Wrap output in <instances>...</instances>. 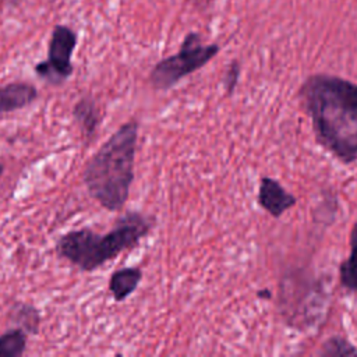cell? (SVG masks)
<instances>
[{
    "instance_id": "12",
    "label": "cell",
    "mask_w": 357,
    "mask_h": 357,
    "mask_svg": "<svg viewBox=\"0 0 357 357\" xmlns=\"http://www.w3.org/2000/svg\"><path fill=\"white\" fill-rule=\"evenodd\" d=\"M11 317H13V321L18 325V328L24 329L25 332H29V333L38 332L40 317H39L38 310L33 305L25 304V303H18L13 308Z\"/></svg>"
},
{
    "instance_id": "7",
    "label": "cell",
    "mask_w": 357,
    "mask_h": 357,
    "mask_svg": "<svg viewBox=\"0 0 357 357\" xmlns=\"http://www.w3.org/2000/svg\"><path fill=\"white\" fill-rule=\"evenodd\" d=\"M38 98V89L24 81L10 82L0 86V114L26 107Z\"/></svg>"
},
{
    "instance_id": "2",
    "label": "cell",
    "mask_w": 357,
    "mask_h": 357,
    "mask_svg": "<svg viewBox=\"0 0 357 357\" xmlns=\"http://www.w3.org/2000/svg\"><path fill=\"white\" fill-rule=\"evenodd\" d=\"M138 123L130 120L95 152L82 172L89 195L107 211H120L134 181Z\"/></svg>"
},
{
    "instance_id": "13",
    "label": "cell",
    "mask_w": 357,
    "mask_h": 357,
    "mask_svg": "<svg viewBox=\"0 0 357 357\" xmlns=\"http://www.w3.org/2000/svg\"><path fill=\"white\" fill-rule=\"evenodd\" d=\"M318 354L325 356V357L357 356V349L347 339H344L342 336H333L322 344Z\"/></svg>"
},
{
    "instance_id": "9",
    "label": "cell",
    "mask_w": 357,
    "mask_h": 357,
    "mask_svg": "<svg viewBox=\"0 0 357 357\" xmlns=\"http://www.w3.org/2000/svg\"><path fill=\"white\" fill-rule=\"evenodd\" d=\"M142 279V271L138 266L117 269L109 279V291L116 301H124L138 287Z\"/></svg>"
},
{
    "instance_id": "14",
    "label": "cell",
    "mask_w": 357,
    "mask_h": 357,
    "mask_svg": "<svg viewBox=\"0 0 357 357\" xmlns=\"http://www.w3.org/2000/svg\"><path fill=\"white\" fill-rule=\"evenodd\" d=\"M238 77H240V66L237 61H233L226 74H225V78H223V82H225V89L227 93H231L233 89L236 88L237 82H238Z\"/></svg>"
},
{
    "instance_id": "8",
    "label": "cell",
    "mask_w": 357,
    "mask_h": 357,
    "mask_svg": "<svg viewBox=\"0 0 357 357\" xmlns=\"http://www.w3.org/2000/svg\"><path fill=\"white\" fill-rule=\"evenodd\" d=\"M73 117L86 139H91L95 135L102 121L100 109L98 103L89 96H84L75 102L73 107Z\"/></svg>"
},
{
    "instance_id": "11",
    "label": "cell",
    "mask_w": 357,
    "mask_h": 357,
    "mask_svg": "<svg viewBox=\"0 0 357 357\" xmlns=\"http://www.w3.org/2000/svg\"><path fill=\"white\" fill-rule=\"evenodd\" d=\"M26 349V332L14 328L0 335V357H20Z\"/></svg>"
},
{
    "instance_id": "16",
    "label": "cell",
    "mask_w": 357,
    "mask_h": 357,
    "mask_svg": "<svg viewBox=\"0 0 357 357\" xmlns=\"http://www.w3.org/2000/svg\"><path fill=\"white\" fill-rule=\"evenodd\" d=\"M258 297H264V298H269L271 297V291L268 289H264L262 291H258Z\"/></svg>"
},
{
    "instance_id": "5",
    "label": "cell",
    "mask_w": 357,
    "mask_h": 357,
    "mask_svg": "<svg viewBox=\"0 0 357 357\" xmlns=\"http://www.w3.org/2000/svg\"><path fill=\"white\" fill-rule=\"evenodd\" d=\"M77 46V33L67 25H56L47 47V59L35 66L39 78L50 85H60L73 74L71 57Z\"/></svg>"
},
{
    "instance_id": "3",
    "label": "cell",
    "mask_w": 357,
    "mask_h": 357,
    "mask_svg": "<svg viewBox=\"0 0 357 357\" xmlns=\"http://www.w3.org/2000/svg\"><path fill=\"white\" fill-rule=\"evenodd\" d=\"M152 219L139 212H127L106 234L84 227L64 233L56 243L57 254L79 271L92 272L135 247L152 229Z\"/></svg>"
},
{
    "instance_id": "4",
    "label": "cell",
    "mask_w": 357,
    "mask_h": 357,
    "mask_svg": "<svg viewBox=\"0 0 357 357\" xmlns=\"http://www.w3.org/2000/svg\"><path fill=\"white\" fill-rule=\"evenodd\" d=\"M218 52V45H204L198 33H188L176 54L155 64L149 74V81L155 89L167 91L184 77L204 67Z\"/></svg>"
},
{
    "instance_id": "15",
    "label": "cell",
    "mask_w": 357,
    "mask_h": 357,
    "mask_svg": "<svg viewBox=\"0 0 357 357\" xmlns=\"http://www.w3.org/2000/svg\"><path fill=\"white\" fill-rule=\"evenodd\" d=\"M195 6H198V7H205V6H208L212 0H191Z\"/></svg>"
},
{
    "instance_id": "6",
    "label": "cell",
    "mask_w": 357,
    "mask_h": 357,
    "mask_svg": "<svg viewBox=\"0 0 357 357\" xmlns=\"http://www.w3.org/2000/svg\"><path fill=\"white\" fill-rule=\"evenodd\" d=\"M296 202V197L290 194L284 187H282L279 181L268 176H264L261 178L258 190V204L273 218L282 216L287 209L293 208Z\"/></svg>"
},
{
    "instance_id": "1",
    "label": "cell",
    "mask_w": 357,
    "mask_h": 357,
    "mask_svg": "<svg viewBox=\"0 0 357 357\" xmlns=\"http://www.w3.org/2000/svg\"><path fill=\"white\" fill-rule=\"evenodd\" d=\"M317 142L342 163L357 159V84L331 74L310 75L300 88Z\"/></svg>"
},
{
    "instance_id": "10",
    "label": "cell",
    "mask_w": 357,
    "mask_h": 357,
    "mask_svg": "<svg viewBox=\"0 0 357 357\" xmlns=\"http://www.w3.org/2000/svg\"><path fill=\"white\" fill-rule=\"evenodd\" d=\"M340 283L351 293H357V222L350 230V252L339 266Z\"/></svg>"
},
{
    "instance_id": "17",
    "label": "cell",
    "mask_w": 357,
    "mask_h": 357,
    "mask_svg": "<svg viewBox=\"0 0 357 357\" xmlns=\"http://www.w3.org/2000/svg\"><path fill=\"white\" fill-rule=\"evenodd\" d=\"M3 172H4V165H3V163H0V177L3 176Z\"/></svg>"
}]
</instances>
